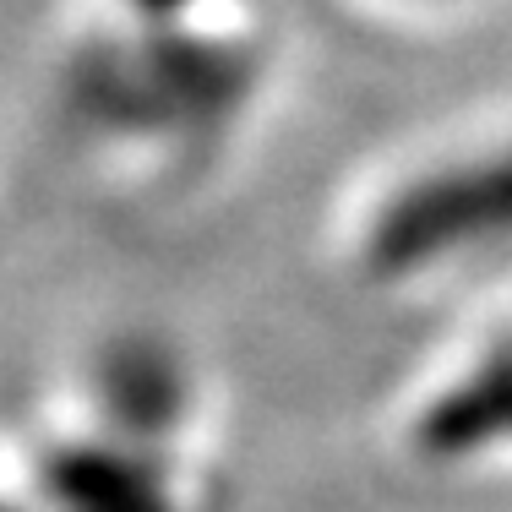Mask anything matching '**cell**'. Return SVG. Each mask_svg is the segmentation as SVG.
Instances as JSON below:
<instances>
[{"mask_svg":"<svg viewBox=\"0 0 512 512\" xmlns=\"http://www.w3.org/2000/svg\"><path fill=\"white\" fill-rule=\"evenodd\" d=\"M131 11H137L148 28H180V17H186L197 0H126Z\"/></svg>","mask_w":512,"mask_h":512,"instance_id":"4","label":"cell"},{"mask_svg":"<svg viewBox=\"0 0 512 512\" xmlns=\"http://www.w3.org/2000/svg\"><path fill=\"white\" fill-rule=\"evenodd\" d=\"M512 246V142L398 186L376 213L365 256L376 273H420L453 256Z\"/></svg>","mask_w":512,"mask_h":512,"instance_id":"2","label":"cell"},{"mask_svg":"<svg viewBox=\"0 0 512 512\" xmlns=\"http://www.w3.org/2000/svg\"><path fill=\"white\" fill-rule=\"evenodd\" d=\"M502 409H512V349L485 365V371L463 387V398L453 393L447 420H485V414H502Z\"/></svg>","mask_w":512,"mask_h":512,"instance_id":"3","label":"cell"},{"mask_svg":"<svg viewBox=\"0 0 512 512\" xmlns=\"http://www.w3.org/2000/svg\"><path fill=\"white\" fill-rule=\"evenodd\" d=\"M246 60L186 28H148L142 44H109L77 71V104L99 126L137 137H191L240 104Z\"/></svg>","mask_w":512,"mask_h":512,"instance_id":"1","label":"cell"}]
</instances>
